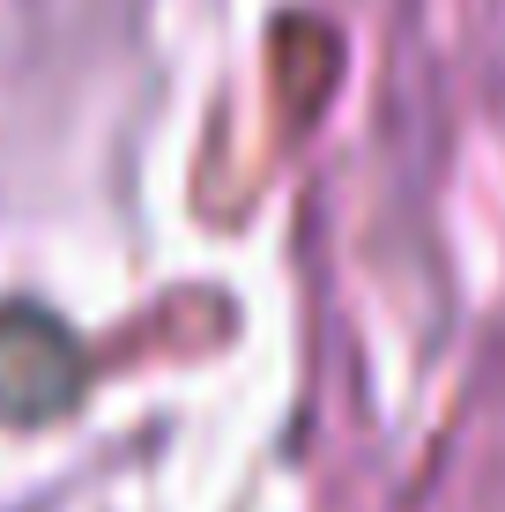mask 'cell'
Masks as SVG:
<instances>
[{
  "instance_id": "cell-1",
  "label": "cell",
  "mask_w": 505,
  "mask_h": 512,
  "mask_svg": "<svg viewBox=\"0 0 505 512\" xmlns=\"http://www.w3.org/2000/svg\"><path fill=\"white\" fill-rule=\"evenodd\" d=\"M82 394V349L52 312H0V423H45Z\"/></svg>"
}]
</instances>
